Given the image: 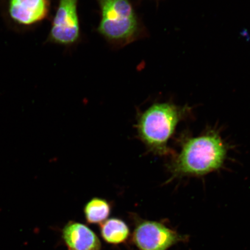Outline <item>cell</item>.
<instances>
[{"mask_svg": "<svg viewBox=\"0 0 250 250\" xmlns=\"http://www.w3.org/2000/svg\"><path fill=\"white\" fill-rule=\"evenodd\" d=\"M228 150L217 131L188 139L168 167L171 176H201L217 170L226 161Z\"/></svg>", "mask_w": 250, "mask_h": 250, "instance_id": "6da1fadb", "label": "cell"}, {"mask_svg": "<svg viewBox=\"0 0 250 250\" xmlns=\"http://www.w3.org/2000/svg\"><path fill=\"white\" fill-rule=\"evenodd\" d=\"M188 112L187 107L170 103H155L139 115L136 128L139 139L153 154H171L168 141Z\"/></svg>", "mask_w": 250, "mask_h": 250, "instance_id": "7a4b0ae2", "label": "cell"}, {"mask_svg": "<svg viewBox=\"0 0 250 250\" xmlns=\"http://www.w3.org/2000/svg\"><path fill=\"white\" fill-rule=\"evenodd\" d=\"M101 18L98 31L111 44L125 46L145 33L143 24L130 0H96Z\"/></svg>", "mask_w": 250, "mask_h": 250, "instance_id": "3957f363", "label": "cell"}, {"mask_svg": "<svg viewBox=\"0 0 250 250\" xmlns=\"http://www.w3.org/2000/svg\"><path fill=\"white\" fill-rule=\"evenodd\" d=\"M51 0H0V14L8 29L23 34L48 18Z\"/></svg>", "mask_w": 250, "mask_h": 250, "instance_id": "277c9868", "label": "cell"}, {"mask_svg": "<svg viewBox=\"0 0 250 250\" xmlns=\"http://www.w3.org/2000/svg\"><path fill=\"white\" fill-rule=\"evenodd\" d=\"M78 0H59L46 42L69 46L80 38Z\"/></svg>", "mask_w": 250, "mask_h": 250, "instance_id": "5b68a950", "label": "cell"}, {"mask_svg": "<svg viewBox=\"0 0 250 250\" xmlns=\"http://www.w3.org/2000/svg\"><path fill=\"white\" fill-rule=\"evenodd\" d=\"M134 242L140 250H167L184 237L158 222H142L134 230Z\"/></svg>", "mask_w": 250, "mask_h": 250, "instance_id": "8992f818", "label": "cell"}, {"mask_svg": "<svg viewBox=\"0 0 250 250\" xmlns=\"http://www.w3.org/2000/svg\"><path fill=\"white\" fill-rule=\"evenodd\" d=\"M65 242L73 250H99L101 243L95 233L85 225L71 223L64 228Z\"/></svg>", "mask_w": 250, "mask_h": 250, "instance_id": "52a82bcc", "label": "cell"}, {"mask_svg": "<svg viewBox=\"0 0 250 250\" xmlns=\"http://www.w3.org/2000/svg\"><path fill=\"white\" fill-rule=\"evenodd\" d=\"M129 233L126 224L119 219H109L102 226V236L108 243L117 244L123 242L127 238Z\"/></svg>", "mask_w": 250, "mask_h": 250, "instance_id": "ba28073f", "label": "cell"}, {"mask_svg": "<svg viewBox=\"0 0 250 250\" xmlns=\"http://www.w3.org/2000/svg\"><path fill=\"white\" fill-rule=\"evenodd\" d=\"M110 206L104 199L93 198L87 203L84 212L87 221L90 223H101L110 213Z\"/></svg>", "mask_w": 250, "mask_h": 250, "instance_id": "9c48e42d", "label": "cell"}]
</instances>
